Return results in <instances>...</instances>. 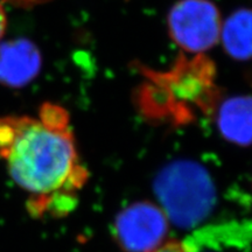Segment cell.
<instances>
[{"mask_svg": "<svg viewBox=\"0 0 252 252\" xmlns=\"http://www.w3.org/2000/svg\"><path fill=\"white\" fill-rule=\"evenodd\" d=\"M153 252H186L184 247H182L181 242H168V243L161 245L160 248H158L157 250Z\"/></svg>", "mask_w": 252, "mask_h": 252, "instance_id": "10", "label": "cell"}, {"mask_svg": "<svg viewBox=\"0 0 252 252\" xmlns=\"http://www.w3.org/2000/svg\"><path fill=\"white\" fill-rule=\"evenodd\" d=\"M252 223L223 222L197 226L181 242L186 252H247Z\"/></svg>", "mask_w": 252, "mask_h": 252, "instance_id": "6", "label": "cell"}, {"mask_svg": "<svg viewBox=\"0 0 252 252\" xmlns=\"http://www.w3.org/2000/svg\"><path fill=\"white\" fill-rule=\"evenodd\" d=\"M216 124L225 140L239 146L252 145V96L230 97L216 111Z\"/></svg>", "mask_w": 252, "mask_h": 252, "instance_id": "8", "label": "cell"}, {"mask_svg": "<svg viewBox=\"0 0 252 252\" xmlns=\"http://www.w3.org/2000/svg\"><path fill=\"white\" fill-rule=\"evenodd\" d=\"M169 220L156 204L141 201L118 214L113 236L126 252H153L161 247L168 232Z\"/></svg>", "mask_w": 252, "mask_h": 252, "instance_id": "5", "label": "cell"}, {"mask_svg": "<svg viewBox=\"0 0 252 252\" xmlns=\"http://www.w3.org/2000/svg\"><path fill=\"white\" fill-rule=\"evenodd\" d=\"M0 158L13 181L30 195L32 215H64L87 184L68 115L45 104L40 117L0 118Z\"/></svg>", "mask_w": 252, "mask_h": 252, "instance_id": "1", "label": "cell"}, {"mask_svg": "<svg viewBox=\"0 0 252 252\" xmlns=\"http://www.w3.org/2000/svg\"><path fill=\"white\" fill-rule=\"evenodd\" d=\"M41 67L39 50L30 41L19 39L0 45V83L21 87L36 76Z\"/></svg>", "mask_w": 252, "mask_h": 252, "instance_id": "7", "label": "cell"}, {"mask_svg": "<svg viewBox=\"0 0 252 252\" xmlns=\"http://www.w3.org/2000/svg\"><path fill=\"white\" fill-rule=\"evenodd\" d=\"M149 83L141 90L140 108L147 117L182 124L193 119V106L213 111L217 99L215 68L202 54L180 58L171 70L147 71Z\"/></svg>", "mask_w": 252, "mask_h": 252, "instance_id": "2", "label": "cell"}, {"mask_svg": "<svg viewBox=\"0 0 252 252\" xmlns=\"http://www.w3.org/2000/svg\"><path fill=\"white\" fill-rule=\"evenodd\" d=\"M6 31V15L2 8L1 4H0V37H2Z\"/></svg>", "mask_w": 252, "mask_h": 252, "instance_id": "11", "label": "cell"}, {"mask_svg": "<svg viewBox=\"0 0 252 252\" xmlns=\"http://www.w3.org/2000/svg\"><path fill=\"white\" fill-rule=\"evenodd\" d=\"M220 36L230 56L237 60L252 59V9H239L230 15Z\"/></svg>", "mask_w": 252, "mask_h": 252, "instance_id": "9", "label": "cell"}, {"mask_svg": "<svg viewBox=\"0 0 252 252\" xmlns=\"http://www.w3.org/2000/svg\"><path fill=\"white\" fill-rule=\"evenodd\" d=\"M168 30L179 47L201 54L219 42L222 31L220 12L209 0H180L169 12Z\"/></svg>", "mask_w": 252, "mask_h": 252, "instance_id": "4", "label": "cell"}, {"mask_svg": "<svg viewBox=\"0 0 252 252\" xmlns=\"http://www.w3.org/2000/svg\"><path fill=\"white\" fill-rule=\"evenodd\" d=\"M154 191L161 209L173 224L195 229L216 204V187L207 169L190 160L169 163L154 182Z\"/></svg>", "mask_w": 252, "mask_h": 252, "instance_id": "3", "label": "cell"}]
</instances>
